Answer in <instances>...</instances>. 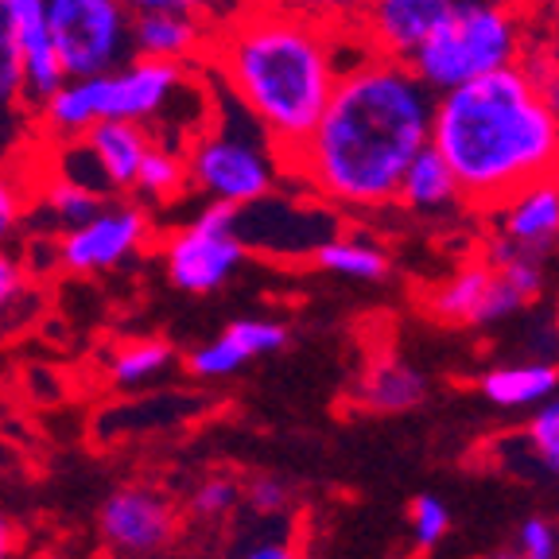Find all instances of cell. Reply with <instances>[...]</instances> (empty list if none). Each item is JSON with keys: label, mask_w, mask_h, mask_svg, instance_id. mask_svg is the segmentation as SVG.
<instances>
[{"label": "cell", "mask_w": 559, "mask_h": 559, "mask_svg": "<svg viewBox=\"0 0 559 559\" xmlns=\"http://www.w3.org/2000/svg\"><path fill=\"white\" fill-rule=\"evenodd\" d=\"M431 94L404 59L361 51L334 82L314 129L288 152V179L323 206H396L401 175L431 140Z\"/></svg>", "instance_id": "cell-1"}, {"label": "cell", "mask_w": 559, "mask_h": 559, "mask_svg": "<svg viewBox=\"0 0 559 559\" xmlns=\"http://www.w3.org/2000/svg\"><path fill=\"white\" fill-rule=\"evenodd\" d=\"M366 51L361 35L331 32L304 16L249 0L210 39L206 79L288 152L314 129L338 74Z\"/></svg>", "instance_id": "cell-2"}, {"label": "cell", "mask_w": 559, "mask_h": 559, "mask_svg": "<svg viewBox=\"0 0 559 559\" xmlns=\"http://www.w3.org/2000/svg\"><path fill=\"white\" fill-rule=\"evenodd\" d=\"M428 144L471 210H493L521 187L559 175V121L521 62L436 94Z\"/></svg>", "instance_id": "cell-3"}, {"label": "cell", "mask_w": 559, "mask_h": 559, "mask_svg": "<svg viewBox=\"0 0 559 559\" xmlns=\"http://www.w3.org/2000/svg\"><path fill=\"white\" fill-rule=\"evenodd\" d=\"M202 82H206L202 67L132 55L114 70L62 82L32 109V132L39 136V144H59V140H74L97 121H136L152 129L179 105V97L194 94Z\"/></svg>", "instance_id": "cell-4"}, {"label": "cell", "mask_w": 559, "mask_h": 559, "mask_svg": "<svg viewBox=\"0 0 559 559\" xmlns=\"http://www.w3.org/2000/svg\"><path fill=\"white\" fill-rule=\"evenodd\" d=\"M183 156L191 191L237 210L269 199L288 179V159L276 140L222 90L210 97L206 121L183 144Z\"/></svg>", "instance_id": "cell-5"}, {"label": "cell", "mask_w": 559, "mask_h": 559, "mask_svg": "<svg viewBox=\"0 0 559 559\" xmlns=\"http://www.w3.org/2000/svg\"><path fill=\"white\" fill-rule=\"evenodd\" d=\"M528 35L533 27L524 9L501 0H454L404 62L431 94H443L501 67H516L528 51Z\"/></svg>", "instance_id": "cell-6"}, {"label": "cell", "mask_w": 559, "mask_h": 559, "mask_svg": "<svg viewBox=\"0 0 559 559\" xmlns=\"http://www.w3.org/2000/svg\"><path fill=\"white\" fill-rule=\"evenodd\" d=\"M159 257L167 280L187 296H214L226 288L249 257L245 241L237 237V206L202 202L194 218L175 226L159 241Z\"/></svg>", "instance_id": "cell-7"}, {"label": "cell", "mask_w": 559, "mask_h": 559, "mask_svg": "<svg viewBox=\"0 0 559 559\" xmlns=\"http://www.w3.org/2000/svg\"><path fill=\"white\" fill-rule=\"evenodd\" d=\"M67 79H86L132 59V9L124 0H44Z\"/></svg>", "instance_id": "cell-8"}, {"label": "cell", "mask_w": 559, "mask_h": 559, "mask_svg": "<svg viewBox=\"0 0 559 559\" xmlns=\"http://www.w3.org/2000/svg\"><path fill=\"white\" fill-rule=\"evenodd\" d=\"M156 241V218L140 199H105L82 226L55 234V269L67 276H105L136 261Z\"/></svg>", "instance_id": "cell-9"}, {"label": "cell", "mask_w": 559, "mask_h": 559, "mask_svg": "<svg viewBox=\"0 0 559 559\" xmlns=\"http://www.w3.org/2000/svg\"><path fill=\"white\" fill-rule=\"evenodd\" d=\"M179 528L183 513L156 481H124L97 509V536L114 559H164Z\"/></svg>", "instance_id": "cell-10"}, {"label": "cell", "mask_w": 559, "mask_h": 559, "mask_svg": "<svg viewBox=\"0 0 559 559\" xmlns=\"http://www.w3.org/2000/svg\"><path fill=\"white\" fill-rule=\"evenodd\" d=\"M524 307L528 299L486 261L463 264L428 296V311L436 314V323L447 326H489L513 319Z\"/></svg>", "instance_id": "cell-11"}, {"label": "cell", "mask_w": 559, "mask_h": 559, "mask_svg": "<svg viewBox=\"0 0 559 559\" xmlns=\"http://www.w3.org/2000/svg\"><path fill=\"white\" fill-rule=\"evenodd\" d=\"M292 331L276 319H234L229 326H222L214 338L199 342L194 349H187L183 369L191 381L214 384L226 377L241 373L249 361L269 358L288 346Z\"/></svg>", "instance_id": "cell-12"}, {"label": "cell", "mask_w": 559, "mask_h": 559, "mask_svg": "<svg viewBox=\"0 0 559 559\" xmlns=\"http://www.w3.org/2000/svg\"><path fill=\"white\" fill-rule=\"evenodd\" d=\"M489 214L493 237L521 249V253L544 257L559 245V175L536 179V183L513 191L506 202H498Z\"/></svg>", "instance_id": "cell-13"}, {"label": "cell", "mask_w": 559, "mask_h": 559, "mask_svg": "<svg viewBox=\"0 0 559 559\" xmlns=\"http://www.w3.org/2000/svg\"><path fill=\"white\" fill-rule=\"evenodd\" d=\"M74 140H79L86 159L94 164V175L105 194H132L136 171L144 164V156H148L156 132L136 121H97Z\"/></svg>", "instance_id": "cell-14"}, {"label": "cell", "mask_w": 559, "mask_h": 559, "mask_svg": "<svg viewBox=\"0 0 559 559\" xmlns=\"http://www.w3.org/2000/svg\"><path fill=\"white\" fill-rule=\"evenodd\" d=\"M9 20L12 39H16L20 74H24L27 114H32L47 94H55L67 82V70H62L59 47L51 39V27H47L44 0H9Z\"/></svg>", "instance_id": "cell-15"}, {"label": "cell", "mask_w": 559, "mask_h": 559, "mask_svg": "<svg viewBox=\"0 0 559 559\" xmlns=\"http://www.w3.org/2000/svg\"><path fill=\"white\" fill-rule=\"evenodd\" d=\"M214 27L191 12H132V55L179 67H202Z\"/></svg>", "instance_id": "cell-16"}, {"label": "cell", "mask_w": 559, "mask_h": 559, "mask_svg": "<svg viewBox=\"0 0 559 559\" xmlns=\"http://www.w3.org/2000/svg\"><path fill=\"white\" fill-rule=\"evenodd\" d=\"M454 0H373L361 20V44L369 51L408 59L412 47L447 16Z\"/></svg>", "instance_id": "cell-17"}, {"label": "cell", "mask_w": 559, "mask_h": 559, "mask_svg": "<svg viewBox=\"0 0 559 559\" xmlns=\"http://www.w3.org/2000/svg\"><path fill=\"white\" fill-rule=\"evenodd\" d=\"M202 401L199 396H179V393H132V404L105 412V419H97V436H105L109 443H124V439L136 436H159V431L183 424V419L199 416Z\"/></svg>", "instance_id": "cell-18"}, {"label": "cell", "mask_w": 559, "mask_h": 559, "mask_svg": "<svg viewBox=\"0 0 559 559\" xmlns=\"http://www.w3.org/2000/svg\"><path fill=\"white\" fill-rule=\"evenodd\" d=\"M109 194L97 191L90 183H79L62 171H39L35 175V194H32V218H44L47 234H62L70 226H82L86 218H94L105 206Z\"/></svg>", "instance_id": "cell-19"}, {"label": "cell", "mask_w": 559, "mask_h": 559, "mask_svg": "<svg viewBox=\"0 0 559 559\" xmlns=\"http://www.w3.org/2000/svg\"><path fill=\"white\" fill-rule=\"evenodd\" d=\"M396 206L412 210V214H424V218H439V214H451V210L463 206L459 179H454L447 159L431 144L404 167L401 187H396Z\"/></svg>", "instance_id": "cell-20"}, {"label": "cell", "mask_w": 559, "mask_h": 559, "mask_svg": "<svg viewBox=\"0 0 559 559\" xmlns=\"http://www.w3.org/2000/svg\"><path fill=\"white\" fill-rule=\"evenodd\" d=\"M358 401L381 416H401V412H412L428 401V377L393 354H381L361 373Z\"/></svg>", "instance_id": "cell-21"}, {"label": "cell", "mask_w": 559, "mask_h": 559, "mask_svg": "<svg viewBox=\"0 0 559 559\" xmlns=\"http://www.w3.org/2000/svg\"><path fill=\"white\" fill-rule=\"evenodd\" d=\"M175 361H179V349L167 338H129L109 349L105 381L114 384L117 393H144L171 373Z\"/></svg>", "instance_id": "cell-22"}, {"label": "cell", "mask_w": 559, "mask_h": 559, "mask_svg": "<svg viewBox=\"0 0 559 559\" xmlns=\"http://www.w3.org/2000/svg\"><path fill=\"white\" fill-rule=\"evenodd\" d=\"M478 389L493 408H540L544 401H551L559 393V366L556 361L498 366L481 377Z\"/></svg>", "instance_id": "cell-23"}, {"label": "cell", "mask_w": 559, "mask_h": 559, "mask_svg": "<svg viewBox=\"0 0 559 559\" xmlns=\"http://www.w3.org/2000/svg\"><path fill=\"white\" fill-rule=\"evenodd\" d=\"M311 261H314V269L331 272V276L361 280V284H377V280L389 276V253H384V245L373 241L369 234H361V229H349V234L334 229L326 241L314 245Z\"/></svg>", "instance_id": "cell-24"}, {"label": "cell", "mask_w": 559, "mask_h": 559, "mask_svg": "<svg viewBox=\"0 0 559 559\" xmlns=\"http://www.w3.org/2000/svg\"><path fill=\"white\" fill-rule=\"evenodd\" d=\"M183 194H191L183 144L156 136L152 140L148 156H144V164H140V171H136L132 199H140L144 206H167V202H179Z\"/></svg>", "instance_id": "cell-25"}, {"label": "cell", "mask_w": 559, "mask_h": 559, "mask_svg": "<svg viewBox=\"0 0 559 559\" xmlns=\"http://www.w3.org/2000/svg\"><path fill=\"white\" fill-rule=\"evenodd\" d=\"M12 129L32 132V114H27L24 74H20L16 39H12L9 0H0V136L9 140ZM9 148H12V140H9Z\"/></svg>", "instance_id": "cell-26"}, {"label": "cell", "mask_w": 559, "mask_h": 559, "mask_svg": "<svg viewBox=\"0 0 559 559\" xmlns=\"http://www.w3.org/2000/svg\"><path fill=\"white\" fill-rule=\"evenodd\" d=\"M35 175L20 159L0 156V245L20 241L24 226L32 222Z\"/></svg>", "instance_id": "cell-27"}, {"label": "cell", "mask_w": 559, "mask_h": 559, "mask_svg": "<svg viewBox=\"0 0 559 559\" xmlns=\"http://www.w3.org/2000/svg\"><path fill=\"white\" fill-rule=\"evenodd\" d=\"M237 509H241V481L229 478V474H206V478H199L183 501V513L194 524H206V528L226 524Z\"/></svg>", "instance_id": "cell-28"}, {"label": "cell", "mask_w": 559, "mask_h": 559, "mask_svg": "<svg viewBox=\"0 0 559 559\" xmlns=\"http://www.w3.org/2000/svg\"><path fill=\"white\" fill-rule=\"evenodd\" d=\"M35 304V280L12 245H0V334L16 331V319Z\"/></svg>", "instance_id": "cell-29"}, {"label": "cell", "mask_w": 559, "mask_h": 559, "mask_svg": "<svg viewBox=\"0 0 559 559\" xmlns=\"http://www.w3.org/2000/svg\"><path fill=\"white\" fill-rule=\"evenodd\" d=\"M261 4L292 12V16H304V20H311V24H323V27H331V32L358 35L361 20H366L373 0H261Z\"/></svg>", "instance_id": "cell-30"}, {"label": "cell", "mask_w": 559, "mask_h": 559, "mask_svg": "<svg viewBox=\"0 0 559 559\" xmlns=\"http://www.w3.org/2000/svg\"><path fill=\"white\" fill-rule=\"evenodd\" d=\"M521 67L528 70V79L536 82L540 97L548 102L551 117L559 121V16L551 20V27L540 39L528 35V51H524Z\"/></svg>", "instance_id": "cell-31"}, {"label": "cell", "mask_w": 559, "mask_h": 559, "mask_svg": "<svg viewBox=\"0 0 559 559\" xmlns=\"http://www.w3.org/2000/svg\"><path fill=\"white\" fill-rule=\"evenodd\" d=\"M226 559H307V551L284 521H257V533H245Z\"/></svg>", "instance_id": "cell-32"}, {"label": "cell", "mask_w": 559, "mask_h": 559, "mask_svg": "<svg viewBox=\"0 0 559 559\" xmlns=\"http://www.w3.org/2000/svg\"><path fill=\"white\" fill-rule=\"evenodd\" d=\"M486 264H493V269L501 272V276L513 284L516 292H521L528 304L533 299H540L544 292V257H533V253H521V249H513V245H506L501 237H493L486 249Z\"/></svg>", "instance_id": "cell-33"}, {"label": "cell", "mask_w": 559, "mask_h": 559, "mask_svg": "<svg viewBox=\"0 0 559 559\" xmlns=\"http://www.w3.org/2000/svg\"><path fill=\"white\" fill-rule=\"evenodd\" d=\"M241 509L253 521H284L292 513V486L276 474H257L241 481Z\"/></svg>", "instance_id": "cell-34"}, {"label": "cell", "mask_w": 559, "mask_h": 559, "mask_svg": "<svg viewBox=\"0 0 559 559\" xmlns=\"http://www.w3.org/2000/svg\"><path fill=\"white\" fill-rule=\"evenodd\" d=\"M132 12H191L202 24H210L218 32L222 24L237 16L249 0H124Z\"/></svg>", "instance_id": "cell-35"}, {"label": "cell", "mask_w": 559, "mask_h": 559, "mask_svg": "<svg viewBox=\"0 0 559 559\" xmlns=\"http://www.w3.org/2000/svg\"><path fill=\"white\" fill-rule=\"evenodd\" d=\"M412 540H416L419 551H431L443 544V536L451 533V509H447L443 498H436V493H419L416 501H412Z\"/></svg>", "instance_id": "cell-36"}, {"label": "cell", "mask_w": 559, "mask_h": 559, "mask_svg": "<svg viewBox=\"0 0 559 559\" xmlns=\"http://www.w3.org/2000/svg\"><path fill=\"white\" fill-rule=\"evenodd\" d=\"M524 436H528V451L536 454V463L559 478V393L540 404Z\"/></svg>", "instance_id": "cell-37"}, {"label": "cell", "mask_w": 559, "mask_h": 559, "mask_svg": "<svg viewBox=\"0 0 559 559\" xmlns=\"http://www.w3.org/2000/svg\"><path fill=\"white\" fill-rule=\"evenodd\" d=\"M516 551L524 559H559V528L548 516H528L516 528Z\"/></svg>", "instance_id": "cell-38"}, {"label": "cell", "mask_w": 559, "mask_h": 559, "mask_svg": "<svg viewBox=\"0 0 559 559\" xmlns=\"http://www.w3.org/2000/svg\"><path fill=\"white\" fill-rule=\"evenodd\" d=\"M20 544H24L20 524L0 509V559H20Z\"/></svg>", "instance_id": "cell-39"}, {"label": "cell", "mask_w": 559, "mask_h": 559, "mask_svg": "<svg viewBox=\"0 0 559 559\" xmlns=\"http://www.w3.org/2000/svg\"><path fill=\"white\" fill-rule=\"evenodd\" d=\"M486 559H524L516 548H506V551H493V556H486Z\"/></svg>", "instance_id": "cell-40"}, {"label": "cell", "mask_w": 559, "mask_h": 559, "mask_svg": "<svg viewBox=\"0 0 559 559\" xmlns=\"http://www.w3.org/2000/svg\"><path fill=\"white\" fill-rule=\"evenodd\" d=\"M9 463H12V454H9V447L0 443V471H4V466H9Z\"/></svg>", "instance_id": "cell-41"}, {"label": "cell", "mask_w": 559, "mask_h": 559, "mask_svg": "<svg viewBox=\"0 0 559 559\" xmlns=\"http://www.w3.org/2000/svg\"><path fill=\"white\" fill-rule=\"evenodd\" d=\"M501 4H513V9H524V4H528V0H501Z\"/></svg>", "instance_id": "cell-42"}]
</instances>
